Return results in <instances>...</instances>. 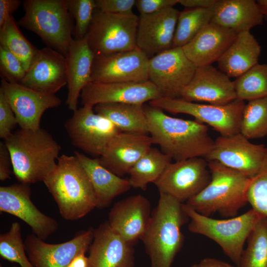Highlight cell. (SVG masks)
<instances>
[{
	"instance_id": "cell-37",
	"label": "cell",
	"mask_w": 267,
	"mask_h": 267,
	"mask_svg": "<svg viewBox=\"0 0 267 267\" xmlns=\"http://www.w3.org/2000/svg\"><path fill=\"white\" fill-rule=\"evenodd\" d=\"M26 252L20 224L18 222H14L6 232L0 234V257L4 260L16 263L20 267H34Z\"/></svg>"
},
{
	"instance_id": "cell-25",
	"label": "cell",
	"mask_w": 267,
	"mask_h": 267,
	"mask_svg": "<svg viewBox=\"0 0 267 267\" xmlns=\"http://www.w3.org/2000/svg\"><path fill=\"white\" fill-rule=\"evenodd\" d=\"M237 35L231 30L210 22L182 48L196 67L212 65L218 62Z\"/></svg>"
},
{
	"instance_id": "cell-35",
	"label": "cell",
	"mask_w": 267,
	"mask_h": 267,
	"mask_svg": "<svg viewBox=\"0 0 267 267\" xmlns=\"http://www.w3.org/2000/svg\"><path fill=\"white\" fill-rule=\"evenodd\" d=\"M247 241L237 267H267V218L259 221Z\"/></svg>"
},
{
	"instance_id": "cell-15",
	"label": "cell",
	"mask_w": 267,
	"mask_h": 267,
	"mask_svg": "<svg viewBox=\"0 0 267 267\" xmlns=\"http://www.w3.org/2000/svg\"><path fill=\"white\" fill-rule=\"evenodd\" d=\"M0 212L20 219L31 227L34 234L43 240L59 228L55 219L41 212L34 204L28 184L19 182L0 186Z\"/></svg>"
},
{
	"instance_id": "cell-2",
	"label": "cell",
	"mask_w": 267,
	"mask_h": 267,
	"mask_svg": "<svg viewBox=\"0 0 267 267\" xmlns=\"http://www.w3.org/2000/svg\"><path fill=\"white\" fill-rule=\"evenodd\" d=\"M20 183L43 181L55 168L61 146L46 130L20 129L4 141Z\"/></svg>"
},
{
	"instance_id": "cell-22",
	"label": "cell",
	"mask_w": 267,
	"mask_h": 267,
	"mask_svg": "<svg viewBox=\"0 0 267 267\" xmlns=\"http://www.w3.org/2000/svg\"><path fill=\"white\" fill-rule=\"evenodd\" d=\"M67 83L65 55L47 46L39 49L20 84L40 92L55 94Z\"/></svg>"
},
{
	"instance_id": "cell-34",
	"label": "cell",
	"mask_w": 267,
	"mask_h": 267,
	"mask_svg": "<svg viewBox=\"0 0 267 267\" xmlns=\"http://www.w3.org/2000/svg\"><path fill=\"white\" fill-rule=\"evenodd\" d=\"M234 84L237 99L245 102L267 97V64L258 63Z\"/></svg>"
},
{
	"instance_id": "cell-5",
	"label": "cell",
	"mask_w": 267,
	"mask_h": 267,
	"mask_svg": "<svg viewBox=\"0 0 267 267\" xmlns=\"http://www.w3.org/2000/svg\"><path fill=\"white\" fill-rule=\"evenodd\" d=\"M211 179L199 193L186 202L198 213L209 217L216 212L226 217L237 216L248 203L251 178L217 161H209Z\"/></svg>"
},
{
	"instance_id": "cell-3",
	"label": "cell",
	"mask_w": 267,
	"mask_h": 267,
	"mask_svg": "<svg viewBox=\"0 0 267 267\" xmlns=\"http://www.w3.org/2000/svg\"><path fill=\"white\" fill-rule=\"evenodd\" d=\"M152 211L147 227L141 238L151 267H171L181 250L184 236L181 227L188 220L183 203L163 193Z\"/></svg>"
},
{
	"instance_id": "cell-14",
	"label": "cell",
	"mask_w": 267,
	"mask_h": 267,
	"mask_svg": "<svg viewBox=\"0 0 267 267\" xmlns=\"http://www.w3.org/2000/svg\"><path fill=\"white\" fill-rule=\"evenodd\" d=\"M149 58L137 47L133 50L94 55L91 82L140 83L149 81Z\"/></svg>"
},
{
	"instance_id": "cell-32",
	"label": "cell",
	"mask_w": 267,
	"mask_h": 267,
	"mask_svg": "<svg viewBox=\"0 0 267 267\" xmlns=\"http://www.w3.org/2000/svg\"><path fill=\"white\" fill-rule=\"evenodd\" d=\"M0 45L14 55L20 61L26 71L39 49L23 35L13 16L0 27Z\"/></svg>"
},
{
	"instance_id": "cell-30",
	"label": "cell",
	"mask_w": 267,
	"mask_h": 267,
	"mask_svg": "<svg viewBox=\"0 0 267 267\" xmlns=\"http://www.w3.org/2000/svg\"><path fill=\"white\" fill-rule=\"evenodd\" d=\"M94 110L110 120L121 132L144 135L149 134L143 104H99L94 106Z\"/></svg>"
},
{
	"instance_id": "cell-48",
	"label": "cell",
	"mask_w": 267,
	"mask_h": 267,
	"mask_svg": "<svg viewBox=\"0 0 267 267\" xmlns=\"http://www.w3.org/2000/svg\"><path fill=\"white\" fill-rule=\"evenodd\" d=\"M86 252H82L76 255L67 267H88V258Z\"/></svg>"
},
{
	"instance_id": "cell-49",
	"label": "cell",
	"mask_w": 267,
	"mask_h": 267,
	"mask_svg": "<svg viewBox=\"0 0 267 267\" xmlns=\"http://www.w3.org/2000/svg\"><path fill=\"white\" fill-rule=\"evenodd\" d=\"M261 10L264 20L267 22V0H257Z\"/></svg>"
},
{
	"instance_id": "cell-42",
	"label": "cell",
	"mask_w": 267,
	"mask_h": 267,
	"mask_svg": "<svg viewBox=\"0 0 267 267\" xmlns=\"http://www.w3.org/2000/svg\"><path fill=\"white\" fill-rule=\"evenodd\" d=\"M135 0H95V8L116 14L129 15L133 13Z\"/></svg>"
},
{
	"instance_id": "cell-1",
	"label": "cell",
	"mask_w": 267,
	"mask_h": 267,
	"mask_svg": "<svg viewBox=\"0 0 267 267\" xmlns=\"http://www.w3.org/2000/svg\"><path fill=\"white\" fill-rule=\"evenodd\" d=\"M144 110L153 143L172 159L205 158L213 148L214 140L206 124L170 116L150 105L144 106Z\"/></svg>"
},
{
	"instance_id": "cell-13",
	"label": "cell",
	"mask_w": 267,
	"mask_h": 267,
	"mask_svg": "<svg viewBox=\"0 0 267 267\" xmlns=\"http://www.w3.org/2000/svg\"><path fill=\"white\" fill-rule=\"evenodd\" d=\"M267 153L264 144H254L241 133L221 135L214 140L211 152L204 158L251 178L260 171Z\"/></svg>"
},
{
	"instance_id": "cell-43",
	"label": "cell",
	"mask_w": 267,
	"mask_h": 267,
	"mask_svg": "<svg viewBox=\"0 0 267 267\" xmlns=\"http://www.w3.org/2000/svg\"><path fill=\"white\" fill-rule=\"evenodd\" d=\"M178 0H137L135 6L140 15L153 13L165 8L174 7Z\"/></svg>"
},
{
	"instance_id": "cell-4",
	"label": "cell",
	"mask_w": 267,
	"mask_h": 267,
	"mask_svg": "<svg viewBox=\"0 0 267 267\" xmlns=\"http://www.w3.org/2000/svg\"><path fill=\"white\" fill-rule=\"evenodd\" d=\"M43 182L65 220H78L96 207L93 187L75 156H59L55 168Z\"/></svg>"
},
{
	"instance_id": "cell-44",
	"label": "cell",
	"mask_w": 267,
	"mask_h": 267,
	"mask_svg": "<svg viewBox=\"0 0 267 267\" xmlns=\"http://www.w3.org/2000/svg\"><path fill=\"white\" fill-rule=\"evenodd\" d=\"M12 165L10 153L4 143L0 142V180L5 181L10 178Z\"/></svg>"
},
{
	"instance_id": "cell-45",
	"label": "cell",
	"mask_w": 267,
	"mask_h": 267,
	"mask_svg": "<svg viewBox=\"0 0 267 267\" xmlns=\"http://www.w3.org/2000/svg\"><path fill=\"white\" fill-rule=\"evenodd\" d=\"M21 3L20 0H0V27L12 16Z\"/></svg>"
},
{
	"instance_id": "cell-31",
	"label": "cell",
	"mask_w": 267,
	"mask_h": 267,
	"mask_svg": "<svg viewBox=\"0 0 267 267\" xmlns=\"http://www.w3.org/2000/svg\"><path fill=\"white\" fill-rule=\"evenodd\" d=\"M172 160L161 150L151 147L129 172L131 187L145 190L149 183H154L160 178Z\"/></svg>"
},
{
	"instance_id": "cell-17",
	"label": "cell",
	"mask_w": 267,
	"mask_h": 267,
	"mask_svg": "<svg viewBox=\"0 0 267 267\" xmlns=\"http://www.w3.org/2000/svg\"><path fill=\"white\" fill-rule=\"evenodd\" d=\"M93 233L94 229L89 228L71 240L57 244L47 243L30 234L24 240L27 255L34 267H67L76 255L87 252Z\"/></svg>"
},
{
	"instance_id": "cell-46",
	"label": "cell",
	"mask_w": 267,
	"mask_h": 267,
	"mask_svg": "<svg viewBox=\"0 0 267 267\" xmlns=\"http://www.w3.org/2000/svg\"><path fill=\"white\" fill-rule=\"evenodd\" d=\"M217 0H178V3L188 9L208 8L212 7Z\"/></svg>"
},
{
	"instance_id": "cell-29",
	"label": "cell",
	"mask_w": 267,
	"mask_h": 267,
	"mask_svg": "<svg viewBox=\"0 0 267 267\" xmlns=\"http://www.w3.org/2000/svg\"><path fill=\"white\" fill-rule=\"evenodd\" d=\"M261 51L250 31L239 33L218 61V66L229 78H237L259 63Z\"/></svg>"
},
{
	"instance_id": "cell-10",
	"label": "cell",
	"mask_w": 267,
	"mask_h": 267,
	"mask_svg": "<svg viewBox=\"0 0 267 267\" xmlns=\"http://www.w3.org/2000/svg\"><path fill=\"white\" fill-rule=\"evenodd\" d=\"M64 127L73 146L99 157L120 132L110 120L97 114L93 106L90 105H83L74 111Z\"/></svg>"
},
{
	"instance_id": "cell-38",
	"label": "cell",
	"mask_w": 267,
	"mask_h": 267,
	"mask_svg": "<svg viewBox=\"0 0 267 267\" xmlns=\"http://www.w3.org/2000/svg\"><path fill=\"white\" fill-rule=\"evenodd\" d=\"M247 200L252 209L267 218V153L260 171L251 178Z\"/></svg>"
},
{
	"instance_id": "cell-11",
	"label": "cell",
	"mask_w": 267,
	"mask_h": 267,
	"mask_svg": "<svg viewBox=\"0 0 267 267\" xmlns=\"http://www.w3.org/2000/svg\"><path fill=\"white\" fill-rule=\"evenodd\" d=\"M196 68L182 47H172L149 58L148 79L161 97L178 98L191 80Z\"/></svg>"
},
{
	"instance_id": "cell-26",
	"label": "cell",
	"mask_w": 267,
	"mask_h": 267,
	"mask_svg": "<svg viewBox=\"0 0 267 267\" xmlns=\"http://www.w3.org/2000/svg\"><path fill=\"white\" fill-rule=\"evenodd\" d=\"M67 62L68 94L66 104L73 112L78 109L79 98L84 88L91 82L94 54L86 37L73 38L65 55Z\"/></svg>"
},
{
	"instance_id": "cell-7",
	"label": "cell",
	"mask_w": 267,
	"mask_h": 267,
	"mask_svg": "<svg viewBox=\"0 0 267 267\" xmlns=\"http://www.w3.org/2000/svg\"><path fill=\"white\" fill-rule=\"evenodd\" d=\"M183 208L190 220L189 230L214 241L238 267L245 242L263 217L251 209L238 216L218 220L200 214L185 203Z\"/></svg>"
},
{
	"instance_id": "cell-18",
	"label": "cell",
	"mask_w": 267,
	"mask_h": 267,
	"mask_svg": "<svg viewBox=\"0 0 267 267\" xmlns=\"http://www.w3.org/2000/svg\"><path fill=\"white\" fill-rule=\"evenodd\" d=\"M82 105L94 106L104 103L144 104L161 97L149 80L140 83L90 82L82 90Z\"/></svg>"
},
{
	"instance_id": "cell-20",
	"label": "cell",
	"mask_w": 267,
	"mask_h": 267,
	"mask_svg": "<svg viewBox=\"0 0 267 267\" xmlns=\"http://www.w3.org/2000/svg\"><path fill=\"white\" fill-rule=\"evenodd\" d=\"M179 13L171 7L139 15L136 46L149 58L172 47Z\"/></svg>"
},
{
	"instance_id": "cell-24",
	"label": "cell",
	"mask_w": 267,
	"mask_h": 267,
	"mask_svg": "<svg viewBox=\"0 0 267 267\" xmlns=\"http://www.w3.org/2000/svg\"><path fill=\"white\" fill-rule=\"evenodd\" d=\"M153 144L147 135L119 132L98 158L100 164L119 177L129 174L134 164Z\"/></svg>"
},
{
	"instance_id": "cell-27",
	"label": "cell",
	"mask_w": 267,
	"mask_h": 267,
	"mask_svg": "<svg viewBox=\"0 0 267 267\" xmlns=\"http://www.w3.org/2000/svg\"><path fill=\"white\" fill-rule=\"evenodd\" d=\"M263 16L255 0H217L211 22L237 34L263 24Z\"/></svg>"
},
{
	"instance_id": "cell-33",
	"label": "cell",
	"mask_w": 267,
	"mask_h": 267,
	"mask_svg": "<svg viewBox=\"0 0 267 267\" xmlns=\"http://www.w3.org/2000/svg\"><path fill=\"white\" fill-rule=\"evenodd\" d=\"M213 6L208 8H187L179 12L172 47H183L211 22Z\"/></svg>"
},
{
	"instance_id": "cell-28",
	"label": "cell",
	"mask_w": 267,
	"mask_h": 267,
	"mask_svg": "<svg viewBox=\"0 0 267 267\" xmlns=\"http://www.w3.org/2000/svg\"><path fill=\"white\" fill-rule=\"evenodd\" d=\"M93 187L96 207L103 209L109 207L117 196L127 192L132 187L128 179L113 174L99 161L98 158H89L83 153L75 151Z\"/></svg>"
},
{
	"instance_id": "cell-50",
	"label": "cell",
	"mask_w": 267,
	"mask_h": 267,
	"mask_svg": "<svg viewBox=\"0 0 267 267\" xmlns=\"http://www.w3.org/2000/svg\"><path fill=\"white\" fill-rule=\"evenodd\" d=\"M12 267H17V266H13Z\"/></svg>"
},
{
	"instance_id": "cell-23",
	"label": "cell",
	"mask_w": 267,
	"mask_h": 267,
	"mask_svg": "<svg viewBox=\"0 0 267 267\" xmlns=\"http://www.w3.org/2000/svg\"><path fill=\"white\" fill-rule=\"evenodd\" d=\"M151 214L149 200L137 194L115 203L109 212L107 222L116 233L134 245L145 232Z\"/></svg>"
},
{
	"instance_id": "cell-47",
	"label": "cell",
	"mask_w": 267,
	"mask_h": 267,
	"mask_svg": "<svg viewBox=\"0 0 267 267\" xmlns=\"http://www.w3.org/2000/svg\"><path fill=\"white\" fill-rule=\"evenodd\" d=\"M191 267H235L226 262L214 258H205Z\"/></svg>"
},
{
	"instance_id": "cell-19",
	"label": "cell",
	"mask_w": 267,
	"mask_h": 267,
	"mask_svg": "<svg viewBox=\"0 0 267 267\" xmlns=\"http://www.w3.org/2000/svg\"><path fill=\"white\" fill-rule=\"evenodd\" d=\"M179 98L190 102H206L222 105L237 99L234 81L212 65L197 67Z\"/></svg>"
},
{
	"instance_id": "cell-39",
	"label": "cell",
	"mask_w": 267,
	"mask_h": 267,
	"mask_svg": "<svg viewBox=\"0 0 267 267\" xmlns=\"http://www.w3.org/2000/svg\"><path fill=\"white\" fill-rule=\"evenodd\" d=\"M69 11L75 20L74 39L84 38L92 20L95 0H68Z\"/></svg>"
},
{
	"instance_id": "cell-9",
	"label": "cell",
	"mask_w": 267,
	"mask_h": 267,
	"mask_svg": "<svg viewBox=\"0 0 267 267\" xmlns=\"http://www.w3.org/2000/svg\"><path fill=\"white\" fill-rule=\"evenodd\" d=\"M149 105L172 113L194 117L196 120L212 127L222 136L240 133L244 101L236 99L222 105L199 104L181 98L160 97L149 102Z\"/></svg>"
},
{
	"instance_id": "cell-8",
	"label": "cell",
	"mask_w": 267,
	"mask_h": 267,
	"mask_svg": "<svg viewBox=\"0 0 267 267\" xmlns=\"http://www.w3.org/2000/svg\"><path fill=\"white\" fill-rule=\"evenodd\" d=\"M139 16L107 13L95 9L86 35L94 55H107L135 49Z\"/></svg>"
},
{
	"instance_id": "cell-12",
	"label": "cell",
	"mask_w": 267,
	"mask_h": 267,
	"mask_svg": "<svg viewBox=\"0 0 267 267\" xmlns=\"http://www.w3.org/2000/svg\"><path fill=\"white\" fill-rule=\"evenodd\" d=\"M211 179L208 162L203 157H195L171 162L154 184L159 193L182 203L199 193Z\"/></svg>"
},
{
	"instance_id": "cell-36",
	"label": "cell",
	"mask_w": 267,
	"mask_h": 267,
	"mask_svg": "<svg viewBox=\"0 0 267 267\" xmlns=\"http://www.w3.org/2000/svg\"><path fill=\"white\" fill-rule=\"evenodd\" d=\"M240 133L248 139L267 135V97L248 101L245 104Z\"/></svg>"
},
{
	"instance_id": "cell-6",
	"label": "cell",
	"mask_w": 267,
	"mask_h": 267,
	"mask_svg": "<svg viewBox=\"0 0 267 267\" xmlns=\"http://www.w3.org/2000/svg\"><path fill=\"white\" fill-rule=\"evenodd\" d=\"M17 23L39 36L48 47L63 55L73 39L74 26L68 0H25Z\"/></svg>"
},
{
	"instance_id": "cell-40",
	"label": "cell",
	"mask_w": 267,
	"mask_h": 267,
	"mask_svg": "<svg viewBox=\"0 0 267 267\" xmlns=\"http://www.w3.org/2000/svg\"><path fill=\"white\" fill-rule=\"evenodd\" d=\"M26 71L20 61L7 49L0 45V75L10 83L21 84Z\"/></svg>"
},
{
	"instance_id": "cell-41",
	"label": "cell",
	"mask_w": 267,
	"mask_h": 267,
	"mask_svg": "<svg viewBox=\"0 0 267 267\" xmlns=\"http://www.w3.org/2000/svg\"><path fill=\"white\" fill-rule=\"evenodd\" d=\"M17 124L15 115L3 93L0 90V137L4 140L12 134Z\"/></svg>"
},
{
	"instance_id": "cell-16",
	"label": "cell",
	"mask_w": 267,
	"mask_h": 267,
	"mask_svg": "<svg viewBox=\"0 0 267 267\" xmlns=\"http://www.w3.org/2000/svg\"><path fill=\"white\" fill-rule=\"evenodd\" d=\"M0 90L13 111L21 129L36 131L40 129L44 112L60 105L61 99L55 94L34 90L20 84L10 83L1 79Z\"/></svg>"
},
{
	"instance_id": "cell-21",
	"label": "cell",
	"mask_w": 267,
	"mask_h": 267,
	"mask_svg": "<svg viewBox=\"0 0 267 267\" xmlns=\"http://www.w3.org/2000/svg\"><path fill=\"white\" fill-rule=\"evenodd\" d=\"M134 245L116 233L106 221L94 229L88 267H134Z\"/></svg>"
}]
</instances>
